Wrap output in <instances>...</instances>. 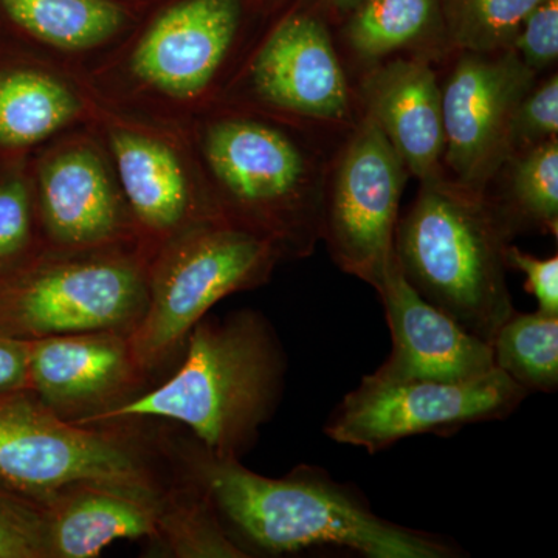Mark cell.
Masks as SVG:
<instances>
[{"instance_id":"obj_16","label":"cell","mask_w":558,"mask_h":558,"mask_svg":"<svg viewBox=\"0 0 558 558\" xmlns=\"http://www.w3.org/2000/svg\"><path fill=\"white\" fill-rule=\"evenodd\" d=\"M376 292L392 347L379 368L368 374L371 379L385 384L468 381L495 369L490 344L422 299L402 274L398 256Z\"/></svg>"},{"instance_id":"obj_32","label":"cell","mask_w":558,"mask_h":558,"mask_svg":"<svg viewBox=\"0 0 558 558\" xmlns=\"http://www.w3.org/2000/svg\"><path fill=\"white\" fill-rule=\"evenodd\" d=\"M360 2H362V0H333V3H336L339 9L343 10L355 9Z\"/></svg>"},{"instance_id":"obj_9","label":"cell","mask_w":558,"mask_h":558,"mask_svg":"<svg viewBox=\"0 0 558 558\" xmlns=\"http://www.w3.org/2000/svg\"><path fill=\"white\" fill-rule=\"evenodd\" d=\"M89 123L112 161L140 245L150 259L183 231L223 219L183 130L110 108L98 98Z\"/></svg>"},{"instance_id":"obj_33","label":"cell","mask_w":558,"mask_h":558,"mask_svg":"<svg viewBox=\"0 0 558 558\" xmlns=\"http://www.w3.org/2000/svg\"><path fill=\"white\" fill-rule=\"evenodd\" d=\"M119 2H123L124 5L131 7V9L135 11L146 5V0H119Z\"/></svg>"},{"instance_id":"obj_15","label":"cell","mask_w":558,"mask_h":558,"mask_svg":"<svg viewBox=\"0 0 558 558\" xmlns=\"http://www.w3.org/2000/svg\"><path fill=\"white\" fill-rule=\"evenodd\" d=\"M27 343L28 389L76 424L89 425L135 398L148 379L135 362L126 333H68Z\"/></svg>"},{"instance_id":"obj_19","label":"cell","mask_w":558,"mask_h":558,"mask_svg":"<svg viewBox=\"0 0 558 558\" xmlns=\"http://www.w3.org/2000/svg\"><path fill=\"white\" fill-rule=\"evenodd\" d=\"M163 492L83 483L39 501L49 558H94L117 539L154 538Z\"/></svg>"},{"instance_id":"obj_10","label":"cell","mask_w":558,"mask_h":558,"mask_svg":"<svg viewBox=\"0 0 558 558\" xmlns=\"http://www.w3.org/2000/svg\"><path fill=\"white\" fill-rule=\"evenodd\" d=\"M527 396L498 368L468 381L385 384L365 376L330 413L325 433L376 454L411 436H451L468 425L502 421Z\"/></svg>"},{"instance_id":"obj_5","label":"cell","mask_w":558,"mask_h":558,"mask_svg":"<svg viewBox=\"0 0 558 558\" xmlns=\"http://www.w3.org/2000/svg\"><path fill=\"white\" fill-rule=\"evenodd\" d=\"M513 236L497 202L444 174L421 182L395 248L418 295L490 344L515 312L508 286Z\"/></svg>"},{"instance_id":"obj_23","label":"cell","mask_w":558,"mask_h":558,"mask_svg":"<svg viewBox=\"0 0 558 558\" xmlns=\"http://www.w3.org/2000/svg\"><path fill=\"white\" fill-rule=\"evenodd\" d=\"M438 0H362L348 25V43L365 61L417 46L438 28Z\"/></svg>"},{"instance_id":"obj_13","label":"cell","mask_w":558,"mask_h":558,"mask_svg":"<svg viewBox=\"0 0 558 558\" xmlns=\"http://www.w3.org/2000/svg\"><path fill=\"white\" fill-rule=\"evenodd\" d=\"M222 101L290 123L344 121L351 102L328 28L306 13L290 14L252 40Z\"/></svg>"},{"instance_id":"obj_2","label":"cell","mask_w":558,"mask_h":558,"mask_svg":"<svg viewBox=\"0 0 558 558\" xmlns=\"http://www.w3.org/2000/svg\"><path fill=\"white\" fill-rule=\"evenodd\" d=\"M245 0H153L83 69L98 100L183 130L222 101L247 53Z\"/></svg>"},{"instance_id":"obj_7","label":"cell","mask_w":558,"mask_h":558,"mask_svg":"<svg viewBox=\"0 0 558 558\" xmlns=\"http://www.w3.org/2000/svg\"><path fill=\"white\" fill-rule=\"evenodd\" d=\"M281 260L269 241L226 219L161 245L149 263L145 314L130 336L138 368L146 377L160 369L215 304L266 284Z\"/></svg>"},{"instance_id":"obj_27","label":"cell","mask_w":558,"mask_h":558,"mask_svg":"<svg viewBox=\"0 0 558 558\" xmlns=\"http://www.w3.org/2000/svg\"><path fill=\"white\" fill-rule=\"evenodd\" d=\"M0 558H49L43 505L0 483Z\"/></svg>"},{"instance_id":"obj_11","label":"cell","mask_w":558,"mask_h":558,"mask_svg":"<svg viewBox=\"0 0 558 558\" xmlns=\"http://www.w3.org/2000/svg\"><path fill=\"white\" fill-rule=\"evenodd\" d=\"M28 170L44 248L140 245L112 161L90 123L33 150Z\"/></svg>"},{"instance_id":"obj_8","label":"cell","mask_w":558,"mask_h":558,"mask_svg":"<svg viewBox=\"0 0 558 558\" xmlns=\"http://www.w3.org/2000/svg\"><path fill=\"white\" fill-rule=\"evenodd\" d=\"M0 483L36 501L83 483L161 492L134 439L68 421L31 389L0 396Z\"/></svg>"},{"instance_id":"obj_17","label":"cell","mask_w":558,"mask_h":558,"mask_svg":"<svg viewBox=\"0 0 558 558\" xmlns=\"http://www.w3.org/2000/svg\"><path fill=\"white\" fill-rule=\"evenodd\" d=\"M95 105L83 69L0 36V159L31 156L61 132L89 123Z\"/></svg>"},{"instance_id":"obj_4","label":"cell","mask_w":558,"mask_h":558,"mask_svg":"<svg viewBox=\"0 0 558 558\" xmlns=\"http://www.w3.org/2000/svg\"><path fill=\"white\" fill-rule=\"evenodd\" d=\"M288 359L269 319L238 311L191 330L180 368L150 391L106 411L89 425L161 417L180 422L220 457L241 458L277 413Z\"/></svg>"},{"instance_id":"obj_29","label":"cell","mask_w":558,"mask_h":558,"mask_svg":"<svg viewBox=\"0 0 558 558\" xmlns=\"http://www.w3.org/2000/svg\"><path fill=\"white\" fill-rule=\"evenodd\" d=\"M512 50L538 75L558 58V0H545L529 14L512 44Z\"/></svg>"},{"instance_id":"obj_26","label":"cell","mask_w":558,"mask_h":558,"mask_svg":"<svg viewBox=\"0 0 558 558\" xmlns=\"http://www.w3.org/2000/svg\"><path fill=\"white\" fill-rule=\"evenodd\" d=\"M43 248L28 156L0 159V274Z\"/></svg>"},{"instance_id":"obj_6","label":"cell","mask_w":558,"mask_h":558,"mask_svg":"<svg viewBox=\"0 0 558 558\" xmlns=\"http://www.w3.org/2000/svg\"><path fill=\"white\" fill-rule=\"evenodd\" d=\"M149 263L135 244L39 250L0 274V333L25 341L81 332L131 336L148 304Z\"/></svg>"},{"instance_id":"obj_31","label":"cell","mask_w":558,"mask_h":558,"mask_svg":"<svg viewBox=\"0 0 558 558\" xmlns=\"http://www.w3.org/2000/svg\"><path fill=\"white\" fill-rule=\"evenodd\" d=\"M28 388L27 341L0 333V396Z\"/></svg>"},{"instance_id":"obj_1","label":"cell","mask_w":558,"mask_h":558,"mask_svg":"<svg viewBox=\"0 0 558 558\" xmlns=\"http://www.w3.org/2000/svg\"><path fill=\"white\" fill-rule=\"evenodd\" d=\"M183 468L207 494L230 538L247 557L339 548L366 558H457L449 539L381 519L368 499L326 470L300 465L281 478L259 475L241 458L197 444Z\"/></svg>"},{"instance_id":"obj_25","label":"cell","mask_w":558,"mask_h":558,"mask_svg":"<svg viewBox=\"0 0 558 558\" xmlns=\"http://www.w3.org/2000/svg\"><path fill=\"white\" fill-rule=\"evenodd\" d=\"M545 0H447L444 28L459 51L495 53L512 49L524 21Z\"/></svg>"},{"instance_id":"obj_12","label":"cell","mask_w":558,"mask_h":558,"mask_svg":"<svg viewBox=\"0 0 558 558\" xmlns=\"http://www.w3.org/2000/svg\"><path fill=\"white\" fill-rule=\"evenodd\" d=\"M405 165L376 121L363 117L326 185L323 236L330 258L377 290L395 258Z\"/></svg>"},{"instance_id":"obj_28","label":"cell","mask_w":558,"mask_h":558,"mask_svg":"<svg viewBox=\"0 0 558 558\" xmlns=\"http://www.w3.org/2000/svg\"><path fill=\"white\" fill-rule=\"evenodd\" d=\"M558 134V78L549 76L520 101L510 124V159Z\"/></svg>"},{"instance_id":"obj_21","label":"cell","mask_w":558,"mask_h":558,"mask_svg":"<svg viewBox=\"0 0 558 558\" xmlns=\"http://www.w3.org/2000/svg\"><path fill=\"white\" fill-rule=\"evenodd\" d=\"M168 556L247 558L230 538L207 494L193 480L163 492L154 538Z\"/></svg>"},{"instance_id":"obj_24","label":"cell","mask_w":558,"mask_h":558,"mask_svg":"<svg viewBox=\"0 0 558 558\" xmlns=\"http://www.w3.org/2000/svg\"><path fill=\"white\" fill-rule=\"evenodd\" d=\"M510 163L508 199L497 202L512 227L558 233V138L517 154Z\"/></svg>"},{"instance_id":"obj_20","label":"cell","mask_w":558,"mask_h":558,"mask_svg":"<svg viewBox=\"0 0 558 558\" xmlns=\"http://www.w3.org/2000/svg\"><path fill=\"white\" fill-rule=\"evenodd\" d=\"M119 0H0V36L69 68H86L128 32Z\"/></svg>"},{"instance_id":"obj_18","label":"cell","mask_w":558,"mask_h":558,"mask_svg":"<svg viewBox=\"0 0 558 558\" xmlns=\"http://www.w3.org/2000/svg\"><path fill=\"white\" fill-rule=\"evenodd\" d=\"M366 116L376 121L407 171L424 182L444 172L442 89L428 58L371 70L362 84Z\"/></svg>"},{"instance_id":"obj_14","label":"cell","mask_w":558,"mask_h":558,"mask_svg":"<svg viewBox=\"0 0 558 558\" xmlns=\"http://www.w3.org/2000/svg\"><path fill=\"white\" fill-rule=\"evenodd\" d=\"M442 89L444 167L465 189L487 193L510 160V124L535 75L512 49L461 51Z\"/></svg>"},{"instance_id":"obj_22","label":"cell","mask_w":558,"mask_h":558,"mask_svg":"<svg viewBox=\"0 0 558 558\" xmlns=\"http://www.w3.org/2000/svg\"><path fill=\"white\" fill-rule=\"evenodd\" d=\"M495 368L524 391L558 389V315L515 310L490 341Z\"/></svg>"},{"instance_id":"obj_30","label":"cell","mask_w":558,"mask_h":558,"mask_svg":"<svg viewBox=\"0 0 558 558\" xmlns=\"http://www.w3.org/2000/svg\"><path fill=\"white\" fill-rule=\"evenodd\" d=\"M508 264L526 277L524 288L537 300L538 311L558 315V256L542 259L510 244Z\"/></svg>"},{"instance_id":"obj_3","label":"cell","mask_w":558,"mask_h":558,"mask_svg":"<svg viewBox=\"0 0 558 558\" xmlns=\"http://www.w3.org/2000/svg\"><path fill=\"white\" fill-rule=\"evenodd\" d=\"M183 132L223 219L269 241L282 260L312 255L328 182L295 123L220 101Z\"/></svg>"}]
</instances>
